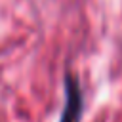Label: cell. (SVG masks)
<instances>
[{"label":"cell","mask_w":122,"mask_h":122,"mask_svg":"<svg viewBox=\"0 0 122 122\" xmlns=\"http://www.w3.org/2000/svg\"><path fill=\"white\" fill-rule=\"evenodd\" d=\"M63 90H65V105H63L59 122H80V116L84 111V93H82L78 76L67 71L63 78Z\"/></svg>","instance_id":"obj_1"}]
</instances>
